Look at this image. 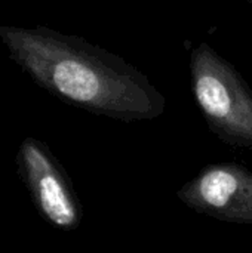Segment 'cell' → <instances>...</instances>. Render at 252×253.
<instances>
[{
  "mask_svg": "<svg viewBox=\"0 0 252 253\" xmlns=\"http://www.w3.org/2000/svg\"><path fill=\"white\" fill-rule=\"evenodd\" d=\"M195 101L211 132L235 148H252V89L208 43L190 55Z\"/></svg>",
  "mask_w": 252,
  "mask_h": 253,
  "instance_id": "obj_2",
  "label": "cell"
},
{
  "mask_svg": "<svg viewBox=\"0 0 252 253\" xmlns=\"http://www.w3.org/2000/svg\"><path fill=\"white\" fill-rule=\"evenodd\" d=\"M16 169L40 216L52 227L71 231L83 219V209L62 165L49 147L27 136L16 153Z\"/></svg>",
  "mask_w": 252,
  "mask_h": 253,
  "instance_id": "obj_3",
  "label": "cell"
},
{
  "mask_svg": "<svg viewBox=\"0 0 252 253\" xmlns=\"http://www.w3.org/2000/svg\"><path fill=\"white\" fill-rule=\"evenodd\" d=\"M10 59L42 89L73 107L122 122L153 120L163 93L137 67L83 37L36 25H0Z\"/></svg>",
  "mask_w": 252,
  "mask_h": 253,
  "instance_id": "obj_1",
  "label": "cell"
},
{
  "mask_svg": "<svg viewBox=\"0 0 252 253\" xmlns=\"http://www.w3.org/2000/svg\"><path fill=\"white\" fill-rule=\"evenodd\" d=\"M245 1H248L250 4H252V0H245Z\"/></svg>",
  "mask_w": 252,
  "mask_h": 253,
  "instance_id": "obj_5",
  "label": "cell"
},
{
  "mask_svg": "<svg viewBox=\"0 0 252 253\" xmlns=\"http://www.w3.org/2000/svg\"><path fill=\"white\" fill-rule=\"evenodd\" d=\"M177 197L201 215L223 222L252 224V170L244 165H208L178 190Z\"/></svg>",
  "mask_w": 252,
  "mask_h": 253,
  "instance_id": "obj_4",
  "label": "cell"
}]
</instances>
